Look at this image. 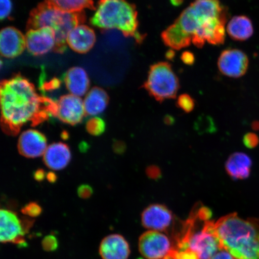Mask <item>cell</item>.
<instances>
[{
	"label": "cell",
	"instance_id": "cell-28",
	"mask_svg": "<svg viewBox=\"0 0 259 259\" xmlns=\"http://www.w3.org/2000/svg\"><path fill=\"white\" fill-rule=\"evenodd\" d=\"M0 18L3 20L11 14L12 3L11 0H0Z\"/></svg>",
	"mask_w": 259,
	"mask_h": 259
},
{
	"label": "cell",
	"instance_id": "cell-3",
	"mask_svg": "<svg viewBox=\"0 0 259 259\" xmlns=\"http://www.w3.org/2000/svg\"><path fill=\"white\" fill-rule=\"evenodd\" d=\"M222 249L235 259H259V219H242L230 213L214 222Z\"/></svg>",
	"mask_w": 259,
	"mask_h": 259
},
{
	"label": "cell",
	"instance_id": "cell-10",
	"mask_svg": "<svg viewBox=\"0 0 259 259\" xmlns=\"http://www.w3.org/2000/svg\"><path fill=\"white\" fill-rule=\"evenodd\" d=\"M219 70L223 75L239 78L247 73L249 59L244 52L229 48L222 52L218 61Z\"/></svg>",
	"mask_w": 259,
	"mask_h": 259
},
{
	"label": "cell",
	"instance_id": "cell-38",
	"mask_svg": "<svg viewBox=\"0 0 259 259\" xmlns=\"http://www.w3.org/2000/svg\"><path fill=\"white\" fill-rule=\"evenodd\" d=\"M166 57L168 58V59H171V58L174 57L175 53L173 50H169L167 52Z\"/></svg>",
	"mask_w": 259,
	"mask_h": 259
},
{
	"label": "cell",
	"instance_id": "cell-15",
	"mask_svg": "<svg viewBox=\"0 0 259 259\" xmlns=\"http://www.w3.org/2000/svg\"><path fill=\"white\" fill-rule=\"evenodd\" d=\"M19 153L27 158H37L44 155L47 147V140L44 134L35 130H27L19 137Z\"/></svg>",
	"mask_w": 259,
	"mask_h": 259
},
{
	"label": "cell",
	"instance_id": "cell-26",
	"mask_svg": "<svg viewBox=\"0 0 259 259\" xmlns=\"http://www.w3.org/2000/svg\"><path fill=\"white\" fill-rule=\"evenodd\" d=\"M41 246L45 251L53 252L56 251L58 248V239L54 235H47L42 240Z\"/></svg>",
	"mask_w": 259,
	"mask_h": 259
},
{
	"label": "cell",
	"instance_id": "cell-14",
	"mask_svg": "<svg viewBox=\"0 0 259 259\" xmlns=\"http://www.w3.org/2000/svg\"><path fill=\"white\" fill-rule=\"evenodd\" d=\"M26 48L25 35L17 28L8 27L0 32V53L6 58L20 56Z\"/></svg>",
	"mask_w": 259,
	"mask_h": 259
},
{
	"label": "cell",
	"instance_id": "cell-18",
	"mask_svg": "<svg viewBox=\"0 0 259 259\" xmlns=\"http://www.w3.org/2000/svg\"><path fill=\"white\" fill-rule=\"evenodd\" d=\"M72 158L70 148L66 144L58 142L48 146L44 155L45 164L50 169L60 170L67 166Z\"/></svg>",
	"mask_w": 259,
	"mask_h": 259
},
{
	"label": "cell",
	"instance_id": "cell-25",
	"mask_svg": "<svg viewBox=\"0 0 259 259\" xmlns=\"http://www.w3.org/2000/svg\"><path fill=\"white\" fill-rule=\"evenodd\" d=\"M177 103V106L186 113L193 111L195 107L194 100L187 94H183L178 97Z\"/></svg>",
	"mask_w": 259,
	"mask_h": 259
},
{
	"label": "cell",
	"instance_id": "cell-36",
	"mask_svg": "<svg viewBox=\"0 0 259 259\" xmlns=\"http://www.w3.org/2000/svg\"><path fill=\"white\" fill-rule=\"evenodd\" d=\"M47 178L49 181L51 183H54L57 180V177L55 174L50 172L47 174Z\"/></svg>",
	"mask_w": 259,
	"mask_h": 259
},
{
	"label": "cell",
	"instance_id": "cell-12",
	"mask_svg": "<svg viewBox=\"0 0 259 259\" xmlns=\"http://www.w3.org/2000/svg\"><path fill=\"white\" fill-rule=\"evenodd\" d=\"M85 114L83 101L80 97L70 94L61 96L57 101V116L66 124H78Z\"/></svg>",
	"mask_w": 259,
	"mask_h": 259
},
{
	"label": "cell",
	"instance_id": "cell-7",
	"mask_svg": "<svg viewBox=\"0 0 259 259\" xmlns=\"http://www.w3.org/2000/svg\"><path fill=\"white\" fill-rule=\"evenodd\" d=\"M186 232L178 241L177 248H189L195 252L199 259H210L221 250L219 239L217 236L214 222H205L200 231L193 232V219L187 222Z\"/></svg>",
	"mask_w": 259,
	"mask_h": 259
},
{
	"label": "cell",
	"instance_id": "cell-32",
	"mask_svg": "<svg viewBox=\"0 0 259 259\" xmlns=\"http://www.w3.org/2000/svg\"><path fill=\"white\" fill-rule=\"evenodd\" d=\"M181 59L184 64L192 66L195 62V57L190 51H185L181 54Z\"/></svg>",
	"mask_w": 259,
	"mask_h": 259
},
{
	"label": "cell",
	"instance_id": "cell-39",
	"mask_svg": "<svg viewBox=\"0 0 259 259\" xmlns=\"http://www.w3.org/2000/svg\"><path fill=\"white\" fill-rule=\"evenodd\" d=\"M165 122L168 124H171V123L173 122V118L171 117L170 116H167V117L165 118Z\"/></svg>",
	"mask_w": 259,
	"mask_h": 259
},
{
	"label": "cell",
	"instance_id": "cell-40",
	"mask_svg": "<svg viewBox=\"0 0 259 259\" xmlns=\"http://www.w3.org/2000/svg\"><path fill=\"white\" fill-rule=\"evenodd\" d=\"M161 39H162V38H161ZM163 43H164V42H163ZM164 45H165V44H164ZM172 50H173V49H172Z\"/></svg>",
	"mask_w": 259,
	"mask_h": 259
},
{
	"label": "cell",
	"instance_id": "cell-6",
	"mask_svg": "<svg viewBox=\"0 0 259 259\" xmlns=\"http://www.w3.org/2000/svg\"><path fill=\"white\" fill-rule=\"evenodd\" d=\"M142 87L149 95L161 102L176 98L180 84L171 64L162 61L151 65Z\"/></svg>",
	"mask_w": 259,
	"mask_h": 259
},
{
	"label": "cell",
	"instance_id": "cell-4",
	"mask_svg": "<svg viewBox=\"0 0 259 259\" xmlns=\"http://www.w3.org/2000/svg\"><path fill=\"white\" fill-rule=\"evenodd\" d=\"M138 11L127 0H99L90 23L101 30L117 29L126 37H133L138 44L145 36L139 31Z\"/></svg>",
	"mask_w": 259,
	"mask_h": 259
},
{
	"label": "cell",
	"instance_id": "cell-24",
	"mask_svg": "<svg viewBox=\"0 0 259 259\" xmlns=\"http://www.w3.org/2000/svg\"><path fill=\"white\" fill-rule=\"evenodd\" d=\"M86 128L90 135L100 136L105 132L106 129L105 122L99 117L91 118L87 121Z\"/></svg>",
	"mask_w": 259,
	"mask_h": 259
},
{
	"label": "cell",
	"instance_id": "cell-37",
	"mask_svg": "<svg viewBox=\"0 0 259 259\" xmlns=\"http://www.w3.org/2000/svg\"><path fill=\"white\" fill-rule=\"evenodd\" d=\"M171 4L174 6H179L183 4L184 0H170Z\"/></svg>",
	"mask_w": 259,
	"mask_h": 259
},
{
	"label": "cell",
	"instance_id": "cell-35",
	"mask_svg": "<svg viewBox=\"0 0 259 259\" xmlns=\"http://www.w3.org/2000/svg\"><path fill=\"white\" fill-rule=\"evenodd\" d=\"M45 176V171L43 170L40 169L35 171L34 174L35 179L38 181H41L44 179Z\"/></svg>",
	"mask_w": 259,
	"mask_h": 259
},
{
	"label": "cell",
	"instance_id": "cell-33",
	"mask_svg": "<svg viewBox=\"0 0 259 259\" xmlns=\"http://www.w3.org/2000/svg\"><path fill=\"white\" fill-rule=\"evenodd\" d=\"M147 174L149 178L152 179H158L161 176V171L157 166H151L148 168Z\"/></svg>",
	"mask_w": 259,
	"mask_h": 259
},
{
	"label": "cell",
	"instance_id": "cell-31",
	"mask_svg": "<svg viewBox=\"0 0 259 259\" xmlns=\"http://www.w3.org/2000/svg\"><path fill=\"white\" fill-rule=\"evenodd\" d=\"M93 192L92 187L87 185V184H83L80 186L78 189H77V194L81 198L88 199L92 196Z\"/></svg>",
	"mask_w": 259,
	"mask_h": 259
},
{
	"label": "cell",
	"instance_id": "cell-11",
	"mask_svg": "<svg viewBox=\"0 0 259 259\" xmlns=\"http://www.w3.org/2000/svg\"><path fill=\"white\" fill-rule=\"evenodd\" d=\"M25 40L29 53L34 56H42L54 50L56 44V32L48 27L28 30Z\"/></svg>",
	"mask_w": 259,
	"mask_h": 259
},
{
	"label": "cell",
	"instance_id": "cell-1",
	"mask_svg": "<svg viewBox=\"0 0 259 259\" xmlns=\"http://www.w3.org/2000/svg\"><path fill=\"white\" fill-rule=\"evenodd\" d=\"M2 124L9 135H17L28 123L35 125L57 116V102L41 96L35 86L21 74L3 80L0 85Z\"/></svg>",
	"mask_w": 259,
	"mask_h": 259
},
{
	"label": "cell",
	"instance_id": "cell-5",
	"mask_svg": "<svg viewBox=\"0 0 259 259\" xmlns=\"http://www.w3.org/2000/svg\"><path fill=\"white\" fill-rule=\"evenodd\" d=\"M84 11L66 12L49 5L46 2L39 3L32 9L27 23V30L50 27L56 32V44L53 51L63 54L67 49V37L69 32L76 26L86 22Z\"/></svg>",
	"mask_w": 259,
	"mask_h": 259
},
{
	"label": "cell",
	"instance_id": "cell-23",
	"mask_svg": "<svg viewBox=\"0 0 259 259\" xmlns=\"http://www.w3.org/2000/svg\"><path fill=\"white\" fill-rule=\"evenodd\" d=\"M55 8L66 12H80L89 9L95 11L94 0H45Z\"/></svg>",
	"mask_w": 259,
	"mask_h": 259
},
{
	"label": "cell",
	"instance_id": "cell-9",
	"mask_svg": "<svg viewBox=\"0 0 259 259\" xmlns=\"http://www.w3.org/2000/svg\"><path fill=\"white\" fill-rule=\"evenodd\" d=\"M139 250L147 259L164 258L172 250L170 239L158 231L144 233L139 239Z\"/></svg>",
	"mask_w": 259,
	"mask_h": 259
},
{
	"label": "cell",
	"instance_id": "cell-13",
	"mask_svg": "<svg viewBox=\"0 0 259 259\" xmlns=\"http://www.w3.org/2000/svg\"><path fill=\"white\" fill-rule=\"evenodd\" d=\"M144 228L158 232L166 231L173 222V214L166 206L153 204L145 208L141 216Z\"/></svg>",
	"mask_w": 259,
	"mask_h": 259
},
{
	"label": "cell",
	"instance_id": "cell-22",
	"mask_svg": "<svg viewBox=\"0 0 259 259\" xmlns=\"http://www.w3.org/2000/svg\"><path fill=\"white\" fill-rule=\"evenodd\" d=\"M109 100L108 94L104 90L98 87H93L83 100L86 114L90 116L100 114L106 109Z\"/></svg>",
	"mask_w": 259,
	"mask_h": 259
},
{
	"label": "cell",
	"instance_id": "cell-27",
	"mask_svg": "<svg viewBox=\"0 0 259 259\" xmlns=\"http://www.w3.org/2000/svg\"><path fill=\"white\" fill-rule=\"evenodd\" d=\"M21 211L25 215L31 217V218H36L40 215L42 209L37 203L31 202L25 205L22 209Z\"/></svg>",
	"mask_w": 259,
	"mask_h": 259
},
{
	"label": "cell",
	"instance_id": "cell-29",
	"mask_svg": "<svg viewBox=\"0 0 259 259\" xmlns=\"http://www.w3.org/2000/svg\"><path fill=\"white\" fill-rule=\"evenodd\" d=\"M197 218H198L202 221L207 222L211 218L212 212L211 210L206 206H202L197 210L196 214Z\"/></svg>",
	"mask_w": 259,
	"mask_h": 259
},
{
	"label": "cell",
	"instance_id": "cell-8",
	"mask_svg": "<svg viewBox=\"0 0 259 259\" xmlns=\"http://www.w3.org/2000/svg\"><path fill=\"white\" fill-rule=\"evenodd\" d=\"M32 220H21L14 212L6 209L0 211V241L23 246L25 236L32 226Z\"/></svg>",
	"mask_w": 259,
	"mask_h": 259
},
{
	"label": "cell",
	"instance_id": "cell-30",
	"mask_svg": "<svg viewBox=\"0 0 259 259\" xmlns=\"http://www.w3.org/2000/svg\"><path fill=\"white\" fill-rule=\"evenodd\" d=\"M244 143L246 147L253 148L258 143V139L254 134H248L244 136Z\"/></svg>",
	"mask_w": 259,
	"mask_h": 259
},
{
	"label": "cell",
	"instance_id": "cell-19",
	"mask_svg": "<svg viewBox=\"0 0 259 259\" xmlns=\"http://www.w3.org/2000/svg\"><path fill=\"white\" fill-rule=\"evenodd\" d=\"M65 84L71 95L82 97L88 92L90 82L85 70L79 67L70 68L64 76Z\"/></svg>",
	"mask_w": 259,
	"mask_h": 259
},
{
	"label": "cell",
	"instance_id": "cell-16",
	"mask_svg": "<svg viewBox=\"0 0 259 259\" xmlns=\"http://www.w3.org/2000/svg\"><path fill=\"white\" fill-rule=\"evenodd\" d=\"M99 253L102 259H128L131 248L122 235L112 234L103 239L99 247Z\"/></svg>",
	"mask_w": 259,
	"mask_h": 259
},
{
	"label": "cell",
	"instance_id": "cell-20",
	"mask_svg": "<svg viewBox=\"0 0 259 259\" xmlns=\"http://www.w3.org/2000/svg\"><path fill=\"white\" fill-rule=\"evenodd\" d=\"M252 161L242 153H236L229 157L226 163V170L234 180H245L250 176Z\"/></svg>",
	"mask_w": 259,
	"mask_h": 259
},
{
	"label": "cell",
	"instance_id": "cell-2",
	"mask_svg": "<svg viewBox=\"0 0 259 259\" xmlns=\"http://www.w3.org/2000/svg\"><path fill=\"white\" fill-rule=\"evenodd\" d=\"M228 12L220 0H194L181 13L171 30L186 46L202 48L207 43H225Z\"/></svg>",
	"mask_w": 259,
	"mask_h": 259
},
{
	"label": "cell",
	"instance_id": "cell-21",
	"mask_svg": "<svg viewBox=\"0 0 259 259\" xmlns=\"http://www.w3.org/2000/svg\"><path fill=\"white\" fill-rule=\"evenodd\" d=\"M226 31L229 37L236 41H245L254 33V27L250 18L245 15L235 16L227 25Z\"/></svg>",
	"mask_w": 259,
	"mask_h": 259
},
{
	"label": "cell",
	"instance_id": "cell-34",
	"mask_svg": "<svg viewBox=\"0 0 259 259\" xmlns=\"http://www.w3.org/2000/svg\"><path fill=\"white\" fill-rule=\"evenodd\" d=\"M210 259H235L228 251L221 249L213 255Z\"/></svg>",
	"mask_w": 259,
	"mask_h": 259
},
{
	"label": "cell",
	"instance_id": "cell-17",
	"mask_svg": "<svg viewBox=\"0 0 259 259\" xmlns=\"http://www.w3.org/2000/svg\"><path fill=\"white\" fill-rule=\"evenodd\" d=\"M96 36L93 29L85 25L76 26L69 32L67 44L73 51L79 54H86L93 48Z\"/></svg>",
	"mask_w": 259,
	"mask_h": 259
}]
</instances>
